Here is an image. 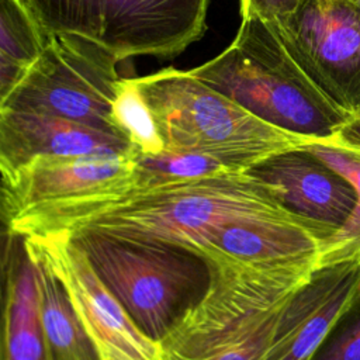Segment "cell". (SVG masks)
Wrapping results in <instances>:
<instances>
[{
  "mask_svg": "<svg viewBox=\"0 0 360 360\" xmlns=\"http://www.w3.org/2000/svg\"><path fill=\"white\" fill-rule=\"evenodd\" d=\"M200 256L210 264V287L160 340L163 360H266L287 302L319 263Z\"/></svg>",
  "mask_w": 360,
  "mask_h": 360,
  "instance_id": "cell-1",
  "label": "cell"
},
{
  "mask_svg": "<svg viewBox=\"0 0 360 360\" xmlns=\"http://www.w3.org/2000/svg\"><path fill=\"white\" fill-rule=\"evenodd\" d=\"M190 73L259 120L311 139H330L350 117L301 68L276 20L242 18L232 44Z\"/></svg>",
  "mask_w": 360,
  "mask_h": 360,
  "instance_id": "cell-2",
  "label": "cell"
},
{
  "mask_svg": "<svg viewBox=\"0 0 360 360\" xmlns=\"http://www.w3.org/2000/svg\"><path fill=\"white\" fill-rule=\"evenodd\" d=\"M295 214L248 170L136 186L120 202L86 219L76 231L173 243L197 252L225 225Z\"/></svg>",
  "mask_w": 360,
  "mask_h": 360,
  "instance_id": "cell-3",
  "label": "cell"
},
{
  "mask_svg": "<svg viewBox=\"0 0 360 360\" xmlns=\"http://www.w3.org/2000/svg\"><path fill=\"white\" fill-rule=\"evenodd\" d=\"M134 80L167 150L204 153L249 170L273 155L318 142L259 120L190 70L166 68Z\"/></svg>",
  "mask_w": 360,
  "mask_h": 360,
  "instance_id": "cell-4",
  "label": "cell"
},
{
  "mask_svg": "<svg viewBox=\"0 0 360 360\" xmlns=\"http://www.w3.org/2000/svg\"><path fill=\"white\" fill-rule=\"evenodd\" d=\"M136 152L39 155L1 172V205L8 235L70 232L120 202L138 183Z\"/></svg>",
  "mask_w": 360,
  "mask_h": 360,
  "instance_id": "cell-5",
  "label": "cell"
},
{
  "mask_svg": "<svg viewBox=\"0 0 360 360\" xmlns=\"http://www.w3.org/2000/svg\"><path fill=\"white\" fill-rule=\"evenodd\" d=\"M70 236L136 326L156 342L210 287V264L186 248L97 231Z\"/></svg>",
  "mask_w": 360,
  "mask_h": 360,
  "instance_id": "cell-6",
  "label": "cell"
},
{
  "mask_svg": "<svg viewBox=\"0 0 360 360\" xmlns=\"http://www.w3.org/2000/svg\"><path fill=\"white\" fill-rule=\"evenodd\" d=\"M49 35L91 41L118 62L173 58L205 32L211 0H24Z\"/></svg>",
  "mask_w": 360,
  "mask_h": 360,
  "instance_id": "cell-7",
  "label": "cell"
},
{
  "mask_svg": "<svg viewBox=\"0 0 360 360\" xmlns=\"http://www.w3.org/2000/svg\"><path fill=\"white\" fill-rule=\"evenodd\" d=\"M117 63L112 53L91 41L51 35L0 108L53 115L124 136L112 121V103L122 82Z\"/></svg>",
  "mask_w": 360,
  "mask_h": 360,
  "instance_id": "cell-8",
  "label": "cell"
},
{
  "mask_svg": "<svg viewBox=\"0 0 360 360\" xmlns=\"http://www.w3.org/2000/svg\"><path fill=\"white\" fill-rule=\"evenodd\" d=\"M21 239L28 255L42 260L62 281L101 360H163L160 342L136 326L69 232Z\"/></svg>",
  "mask_w": 360,
  "mask_h": 360,
  "instance_id": "cell-9",
  "label": "cell"
},
{
  "mask_svg": "<svg viewBox=\"0 0 360 360\" xmlns=\"http://www.w3.org/2000/svg\"><path fill=\"white\" fill-rule=\"evenodd\" d=\"M276 22L308 76L343 110H360V7L350 0H301Z\"/></svg>",
  "mask_w": 360,
  "mask_h": 360,
  "instance_id": "cell-10",
  "label": "cell"
},
{
  "mask_svg": "<svg viewBox=\"0 0 360 360\" xmlns=\"http://www.w3.org/2000/svg\"><path fill=\"white\" fill-rule=\"evenodd\" d=\"M360 295V242L322 252L319 267L287 302L266 360H311Z\"/></svg>",
  "mask_w": 360,
  "mask_h": 360,
  "instance_id": "cell-11",
  "label": "cell"
},
{
  "mask_svg": "<svg viewBox=\"0 0 360 360\" xmlns=\"http://www.w3.org/2000/svg\"><path fill=\"white\" fill-rule=\"evenodd\" d=\"M248 172L290 211L335 228L357 204L354 187L305 148L273 155Z\"/></svg>",
  "mask_w": 360,
  "mask_h": 360,
  "instance_id": "cell-12",
  "label": "cell"
},
{
  "mask_svg": "<svg viewBox=\"0 0 360 360\" xmlns=\"http://www.w3.org/2000/svg\"><path fill=\"white\" fill-rule=\"evenodd\" d=\"M132 150V143L115 134L53 115L0 108L1 172L39 155H117Z\"/></svg>",
  "mask_w": 360,
  "mask_h": 360,
  "instance_id": "cell-13",
  "label": "cell"
},
{
  "mask_svg": "<svg viewBox=\"0 0 360 360\" xmlns=\"http://www.w3.org/2000/svg\"><path fill=\"white\" fill-rule=\"evenodd\" d=\"M8 259L1 360H46L35 263L20 236Z\"/></svg>",
  "mask_w": 360,
  "mask_h": 360,
  "instance_id": "cell-14",
  "label": "cell"
},
{
  "mask_svg": "<svg viewBox=\"0 0 360 360\" xmlns=\"http://www.w3.org/2000/svg\"><path fill=\"white\" fill-rule=\"evenodd\" d=\"M30 257L37 270L46 360H101L62 281L42 260Z\"/></svg>",
  "mask_w": 360,
  "mask_h": 360,
  "instance_id": "cell-15",
  "label": "cell"
},
{
  "mask_svg": "<svg viewBox=\"0 0 360 360\" xmlns=\"http://www.w3.org/2000/svg\"><path fill=\"white\" fill-rule=\"evenodd\" d=\"M49 37L24 0H0V103L39 59Z\"/></svg>",
  "mask_w": 360,
  "mask_h": 360,
  "instance_id": "cell-16",
  "label": "cell"
},
{
  "mask_svg": "<svg viewBox=\"0 0 360 360\" xmlns=\"http://www.w3.org/2000/svg\"><path fill=\"white\" fill-rule=\"evenodd\" d=\"M232 172L243 170L235 169L204 153L167 149L155 155L136 152V186L201 179Z\"/></svg>",
  "mask_w": 360,
  "mask_h": 360,
  "instance_id": "cell-17",
  "label": "cell"
},
{
  "mask_svg": "<svg viewBox=\"0 0 360 360\" xmlns=\"http://www.w3.org/2000/svg\"><path fill=\"white\" fill-rule=\"evenodd\" d=\"M112 121L138 152L155 155L165 150L155 115L134 79H122L112 103Z\"/></svg>",
  "mask_w": 360,
  "mask_h": 360,
  "instance_id": "cell-18",
  "label": "cell"
},
{
  "mask_svg": "<svg viewBox=\"0 0 360 360\" xmlns=\"http://www.w3.org/2000/svg\"><path fill=\"white\" fill-rule=\"evenodd\" d=\"M304 148L343 176L354 187L357 194V204L350 218L328 238L323 252L360 242V153L325 141L312 142Z\"/></svg>",
  "mask_w": 360,
  "mask_h": 360,
  "instance_id": "cell-19",
  "label": "cell"
},
{
  "mask_svg": "<svg viewBox=\"0 0 360 360\" xmlns=\"http://www.w3.org/2000/svg\"><path fill=\"white\" fill-rule=\"evenodd\" d=\"M311 360H360V295L338 319Z\"/></svg>",
  "mask_w": 360,
  "mask_h": 360,
  "instance_id": "cell-20",
  "label": "cell"
},
{
  "mask_svg": "<svg viewBox=\"0 0 360 360\" xmlns=\"http://www.w3.org/2000/svg\"><path fill=\"white\" fill-rule=\"evenodd\" d=\"M301 0H240V15L280 20L291 14Z\"/></svg>",
  "mask_w": 360,
  "mask_h": 360,
  "instance_id": "cell-21",
  "label": "cell"
},
{
  "mask_svg": "<svg viewBox=\"0 0 360 360\" xmlns=\"http://www.w3.org/2000/svg\"><path fill=\"white\" fill-rule=\"evenodd\" d=\"M325 142L360 153V110L350 112L349 120L345 122L340 131Z\"/></svg>",
  "mask_w": 360,
  "mask_h": 360,
  "instance_id": "cell-22",
  "label": "cell"
},
{
  "mask_svg": "<svg viewBox=\"0 0 360 360\" xmlns=\"http://www.w3.org/2000/svg\"><path fill=\"white\" fill-rule=\"evenodd\" d=\"M350 1H352V3H354L356 6H359V7H360V0H350Z\"/></svg>",
  "mask_w": 360,
  "mask_h": 360,
  "instance_id": "cell-23",
  "label": "cell"
}]
</instances>
